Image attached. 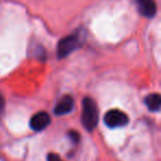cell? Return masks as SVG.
Returning a JSON list of instances; mask_svg holds the SVG:
<instances>
[{
    "mask_svg": "<svg viewBox=\"0 0 161 161\" xmlns=\"http://www.w3.org/2000/svg\"><path fill=\"white\" fill-rule=\"evenodd\" d=\"M145 103H146V105H147V107L149 108V110H151V112H157V110L160 108V103H161L160 96H159L158 94H150L146 97Z\"/></svg>",
    "mask_w": 161,
    "mask_h": 161,
    "instance_id": "obj_7",
    "label": "cell"
},
{
    "mask_svg": "<svg viewBox=\"0 0 161 161\" xmlns=\"http://www.w3.org/2000/svg\"><path fill=\"white\" fill-rule=\"evenodd\" d=\"M47 161H63L56 153H50L47 156Z\"/></svg>",
    "mask_w": 161,
    "mask_h": 161,
    "instance_id": "obj_8",
    "label": "cell"
},
{
    "mask_svg": "<svg viewBox=\"0 0 161 161\" xmlns=\"http://www.w3.org/2000/svg\"><path fill=\"white\" fill-rule=\"evenodd\" d=\"M50 121H51V119H50L49 115L44 112H41L32 116L31 120H30V126L33 130L40 131L49 126Z\"/></svg>",
    "mask_w": 161,
    "mask_h": 161,
    "instance_id": "obj_5",
    "label": "cell"
},
{
    "mask_svg": "<svg viewBox=\"0 0 161 161\" xmlns=\"http://www.w3.org/2000/svg\"><path fill=\"white\" fill-rule=\"evenodd\" d=\"M80 34H72V36H65L58 42V56L60 58H66L69 53L77 49L78 45L80 44Z\"/></svg>",
    "mask_w": 161,
    "mask_h": 161,
    "instance_id": "obj_2",
    "label": "cell"
},
{
    "mask_svg": "<svg viewBox=\"0 0 161 161\" xmlns=\"http://www.w3.org/2000/svg\"><path fill=\"white\" fill-rule=\"evenodd\" d=\"M137 8L141 16L153 18L157 14V5L154 0H137Z\"/></svg>",
    "mask_w": 161,
    "mask_h": 161,
    "instance_id": "obj_4",
    "label": "cell"
},
{
    "mask_svg": "<svg viewBox=\"0 0 161 161\" xmlns=\"http://www.w3.org/2000/svg\"><path fill=\"white\" fill-rule=\"evenodd\" d=\"M73 107H74V99L69 95H65L64 97H62L60 99V102L54 107V113L56 115H58V116H62V115H66L69 113H71Z\"/></svg>",
    "mask_w": 161,
    "mask_h": 161,
    "instance_id": "obj_6",
    "label": "cell"
},
{
    "mask_svg": "<svg viewBox=\"0 0 161 161\" xmlns=\"http://www.w3.org/2000/svg\"><path fill=\"white\" fill-rule=\"evenodd\" d=\"M104 121L110 128L123 127L128 124V116L119 109H112L106 113Z\"/></svg>",
    "mask_w": 161,
    "mask_h": 161,
    "instance_id": "obj_3",
    "label": "cell"
},
{
    "mask_svg": "<svg viewBox=\"0 0 161 161\" xmlns=\"http://www.w3.org/2000/svg\"><path fill=\"white\" fill-rule=\"evenodd\" d=\"M69 138H71L74 142H77V141L80 140V135H78L76 131H69Z\"/></svg>",
    "mask_w": 161,
    "mask_h": 161,
    "instance_id": "obj_9",
    "label": "cell"
},
{
    "mask_svg": "<svg viewBox=\"0 0 161 161\" xmlns=\"http://www.w3.org/2000/svg\"><path fill=\"white\" fill-rule=\"evenodd\" d=\"M82 123L87 130H93L98 123V109L97 105L92 98L86 97L83 101Z\"/></svg>",
    "mask_w": 161,
    "mask_h": 161,
    "instance_id": "obj_1",
    "label": "cell"
},
{
    "mask_svg": "<svg viewBox=\"0 0 161 161\" xmlns=\"http://www.w3.org/2000/svg\"><path fill=\"white\" fill-rule=\"evenodd\" d=\"M3 109H5V97L0 93V116L3 113Z\"/></svg>",
    "mask_w": 161,
    "mask_h": 161,
    "instance_id": "obj_10",
    "label": "cell"
}]
</instances>
